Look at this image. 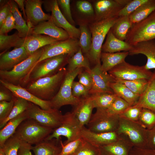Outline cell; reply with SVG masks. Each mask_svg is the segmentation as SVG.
<instances>
[{
	"label": "cell",
	"mask_w": 155,
	"mask_h": 155,
	"mask_svg": "<svg viewBox=\"0 0 155 155\" xmlns=\"http://www.w3.org/2000/svg\"><path fill=\"white\" fill-rule=\"evenodd\" d=\"M67 71L66 68H62L55 75L39 78L25 88L39 99L50 100L58 92Z\"/></svg>",
	"instance_id": "1"
},
{
	"label": "cell",
	"mask_w": 155,
	"mask_h": 155,
	"mask_svg": "<svg viewBox=\"0 0 155 155\" xmlns=\"http://www.w3.org/2000/svg\"><path fill=\"white\" fill-rule=\"evenodd\" d=\"M42 52L41 48L11 70L0 71V80L25 88L28 84L30 73L40 59Z\"/></svg>",
	"instance_id": "2"
},
{
	"label": "cell",
	"mask_w": 155,
	"mask_h": 155,
	"mask_svg": "<svg viewBox=\"0 0 155 155\" xmlns=\"http://www.w3.org/2000/svg\"><path fill=\"white\" fill-rule=\"evenodd\" d=\"M118 17L95 21L90 30L92 40L90 49L87 54L89 59L96 64L100 62L102 48L104 40Z\"/></svg>",
	"instance_id": "3"
},
{
	"label": "cell",
	"mask_w": 155,
	"mask_h": 155,
	"mask_svg": "<svg viewBox=\"0 0 155 155\" xmlns=\"http://www.w3.org/2000/svg\"><path fill=\"white\" fill-rule=\"evenodd\" d=\"M53 130L34 119H27L21 123L14 134L22 141L35 145L44 140Z\"/></svg>",
	"instance_id": "4"
},
{
	"label": "cell",
	"mask_w": 155,
	"mask_h": 155,
	"mask_svg": "<svg viewBox=\"0 0 155 155\" xmlns=\"http://www.w3.org/2000/svg\"><path fill=\"white\" fill-rule=\"evenodd\" d=\"M82 70V68H78L72 71H67L58 92L50 100L52 108L59 109L64 105L75 106L79 103L81 98L73 95L72 86L74 79Z\"/></svg>",
	"instance_id": "5"
},
{
	"label": "cell",
	"mask_w": 155,
	"mask_h": 155,
	"mask_svg": "<svg viewBox=\"0 0 155 155\" xmlns=\"http://www.w3.org/2000/svg\"><path fill=\"white\" fill-rule=\"evenodd\" d=\"M147 129L138 123L119 117V125L116 132L127 138L133 146L147 148Z\"/></svg>",
	"instance_id": "6"
},
{
	"label": "cell",
	"mask_w": 155,
	"mask_h": 155,
	"mask_svg": "<svg viewBox=\"0 0 155 155\" xmlns=\"http://www.w3.org/2000/svg\"><path fill=\"white\" fill-rule=\"evenodd\" d=\"M155 39V11L146 18L133 24L125 41L132 46L142 42Z\"/></svg>",
	"instance_id": "7"
},
{
	"label": "cell",
	"mask_w": 155,
	"mask_h": 155,
	"mask_svg": "<svg viewBox=\"0 0 155 155\" xmlns=\"http://www.w3.org/2000/svg\"><path fill=\"white\" fill-rule=\"evenodd\" d=\"M82 127L73 113L67 112L63 115L61 125L53 129V132L44 140L55 139L59 141L61 136L66 137L67 140L63 143L65 145L81 137Z\"/></svg>",
	"instance_id": "8"
},
{
	"label": "cell",
	"mask_w": 155,
	"mask_h": 155,
	"mask_svg": "<svg viewBox=\"0 0 155 155\" xmlns=\"http://www.w3.org/2000/svg\"><path fill=\"white\" fill-rule=\"evenodd\" d=\"M69 57L67 54L61 55L45 59L37 63L30 73L28 84L39 78L55 75L68 63Z\"/></svg>",
	"instance_id": "9"
},
{
	"label": "cell",
	"mask_w": 155,
	"mask_h": 155,
	"mask_svg": "<svg viewBox=\"0 0 155 155\" xmlns=\"http://www.w3.org/2000/svg\"><path fill=\"white\" fill-rule=\"evenodd\" d=\"M26 111L28 119H34L42 125L53 129L59 126L63 120V115L59 109L44 110L30 102Z\"/></svg>",
	"instance_id": "10"
},
{
	"label": "cell",
	"mask_w": 155,
	"mask_h": 155,
	"mask_svg": "<svg viewBox=\"0 0 155 155\" xmlns=\"http://www.w3.org/2000/svg\"><path fill=\"white\" fill-rule=\"evenodd\" d=\"M108 72L115 80L130 81L140 79L149 80L153 73L151 71L146 69L144 65H133L125 61Z\"/></svg>",
	"instance_id": "11"
},
{
	"label": "cell",
	"mask_w": 155,
	"mask_h": 155,
	"mask_svg": "<svg viewBox=\"0 0 155 155\" xmlns=\"http://www.w3.org/2000/svg\"><path fill=\"white\" fill-rule=\"evenodd\" d=\"M119 117L109 114L106 109L97 108L87 124V128L96 133L116 131L119 125Z\"/></svg>",
	"instance_id": "12"
},
{
	"label": "cell",
	"mask_w": 155,
	"mask_h": 155,
	"mask_svg": "<svg viewBox=\"0 0 155 155\" xmlns=\"http://www.w3.org/2000/svg\"><path fill=\"white\" fill-rule=\"evenodd\" d=\"M80 48L79 41L71 38L47 45L42 48L41 55L36 64L45 59L61 55L67 54L70 57L77 52Z\"/></svg>",
	"instance_id": "13"
},
{
	"label": "cell",
	"mask_w": 155,
	"mask_h": 155,
	"mask_svg": "<svg viewBox=\"0 0 155 155\" xmlns=\"http://www.w3.org/2000/svg\"><path fill=\"white\" fill-rule=\"evenodd\" d=\"M130 0H98L94 4L95 21L118 16Z\"/></svg>",
	"instance_id": "14"
},
{
	"label": "cell",
	"mask_w": 155,
	"mask_h": 155,
	"mask_svg": "<svg viewBox=\"0 0 155 155\" xmlns=\"http://www.w3.org/2000/svg\"><path fill=\"white\" fill-rule=\"evenodd\" d=\"M44 8L51 12V20L58 27L65 30L69 34L70 38L77 39L79 38L80 30L71 24L61 12L58 6L57 0L43 1Z\"/></svg>",
	"instance_id": "15"
},
{
	"label": "cell",
	"mask_w": 155,
	"mask_h": 155,
	"mask_svg": "<svg viewBox=\"0 0 155 155\" xmlns=\"http://www.w3.org/2000/svg\"><path fill=\"white\" fill-rule=\"evenodd\" d=\"M101 65V62L97 63L89 72L92 81V86L89 91V94L100 92L114 93L110 85L115 80L109 73L102 69Z\"/></svg>",
	"instance_id": "16"
},
{
	"label": "cell",
	"mask_w": 155,
	"mask_h": 155,
	"mask_svg": "<svg viewBox=\"0 0 155 155\" xmlns=\"http://www.w3.org/2000/svg\"><path fill=\"white\" fill-rule=\"evenodd\" d=\"M43 3V1L41 0H25L27 24L29 28H32L40 23L51 19V15L45 13L42 9Z\"/></svg>",
	"instance_id": "17"
},
{
	"label": "cell",
	"mask_w": 155,
	"mask_h": 155,
	"mask_svg": "<svg viewBox=\"0 0 155 155\" xmlns=\"http://www.w3.org/2000/svg\"><path fill=\"white\" fill-rule=\"evenodd\" d=\"M0 83L9 90L14 96L24 99L44 110L52 108L50 100H44L39 98L20 85H14L0 79Z\"/></svg>",
	"instance_id": "18"
},
{
	"label": "cell",
	"mask_w": 155,
	"mask_h": 155,
	"mask_svg": "<svg viewBox=\"0 0 155 155\" xmlns=\"http://www.w3.org/2000/svg\"><path fill=\"white\" fill-rule=\"evenodd\" d=\"M30 56L23 45L0 54V71L11 70Z\"/></svg>",
	"instance_id": "19"
},
{
	"label": "cell",
	"mask_w": 155,
	"mask_h": 155,
	"mask_svg": "<svg viewBox=\"0 0 155 155\" xmlns=\"http://www.w3.org/2000/svg\"><path fill=\"white\" fill-rule=\"evenodd\" d=\"M81 137L91 144L99 147L115 141L119 136L116 131L96 133L84 126L81 131Z\"/></svg>",
	"instance_id": "20"
},
{
	"label": "cell",
	"mask_w": 155,
	"mask_h": 155,
	"mask_svg": "<svg viewBox=\"0 0 155 155\" xmlns=\"http://www.w3.org/2000/svg\"><path fill=\"white\" fill-rule=\"evenodd\" d=\"M129 55L142 54L147 58L146 64L144 65L147 70L155 69V39L139 42L133 46L129 52Z\"/></svg>",
	"instance_id": "21"
},
{
	"label": "cell",
	"mask_w": 155,
	"mask_h": 155,
	"mask_svg": "<svg viewBox=\"0 0 155 155\" xmlns=\"http://www.w3.org/2000/svg\"><path fill=\"white\" fill-rule=\"evenodd\" d=\"M32 32L34 34H45L59 41L64 40L70 38L65 30L57 26L51 19L41 22L32 28Z\"/></svg>",
	"instance_id": "22"
},
{
	"label": "cell",
	"mask_w": 155,
	"mask_h": 155,
	"mask_svg": "<svg viewBox=\"0 0 155 155\" xmlns=\"http://www.w3.org/2000/svg\"><path fill=\"white\" fill-rule=\"evenodd\" d=\"M94 107L90 96L81 98L72 113L82 127L87 125L92 115Z\"/></svg>",
	"instance_id": "23"
},
{
	"label": "cell",
	"mask_w": 155,
	"mask_h": 155,
	"mask_svg": "<svg viewBox=\"0 0 155 155\" xmlns=\"http://www.w3.org/2000/svg\"><path fill=\"white\" fill-rule=\"evenodd\" d=\"M133 106L148 108L155 112V70L148 80L145 90Z\"/></svg>",
	"instance_id": "24"
},
{
	"label": "cell",
	"mask_w": 155,
	"mask_h": 155,
	"mask_svg": "<svg viewBox=\"0 0 155 155\" xmlns=\"http://www.w3.org/2000/svg\"><path fill=\"white\" fill-rule=\"evenodd\" d=\"M119 136L115 141L99 147L101 153L106 155H129L133 146L127 138Z\"/></svg>",
	"instance_id": "25"
},
{
	"label": "cell",
	"mask_w": 155,
	"mask_h": 155,
	"mask_svg": "<svg viewBox=\"0 0 155 155\" xmlns=\"http://www.w3.org/2000/svg\"><path fill=\"white\" fill-rule=\"evenodd\" d=\"M59 41H60L47 35L32 34L25 38L23 46L28 54L30 55L39 49Z\"/></svg>",
	"instance_id": "26"
},
{
	"label": "cell",
	"mask_w": 155,
	"mask_h": 155,
	"mask_svg": "<svg viewBox=\"0 0 155 155\" xmlns=\"http://www.w3.org/2000/svg\"><path fill=\"white\" fill-rule=\"evenodd\" d=\"M132 48V46L125 41L116 38L110 30L107 34L106 41L102 46V51L108 53L129 52Z\"/></svg>",
	"instance_id": "27"
},
{
	"label": "cell",
	"mask_w": 155,
	"mask_h": 155,
	"mask_svg": "<svg viewBox=\"0 0 155 155\" xmlns=\"http://www.w3.org/2000/svg\"><path fill=\"white\" fill-rule=\"evenodd\" d=\"M8 2L15 20L16 29L17 30L19 36L24 38L32 34V28H30L28 26L25 20L22 17L19 10L18 6L14 0H9Z\"/></svg>",
	"instance_id": "28"
},
{
	"label": "cell",
	"mask_w": 155,
	"mask_h": 155,
	"mask_svg": "<svg viewBox=\"0 0 155 155\" xmlns=\"http://www.w3.org/2000/svg\"><path fill=\"white\" fill-rule=\"evenodd\" d=\"M129 55L128 51L115 53L102 52L100 60L102 62L101 67L104 72H107L113 68L125 61Z\"/></svg>",
	"instance_id": "29"
},
{
	"label": "cell",
	"mask_w": 155,
	"mask_h": 155,
	"mask_svg": "<svg viewBox=\"0 0 155 155\" xmlns=\"http://www.w3.org/2000/svg\"><path fill=\"white\" fill-rule=\"evenodd\" d=\"M28 119L26 111L9 121L0 130V147L15 132L17 128L24 121Z\"/></svg>",
	"instance_id": "30"
},
{
	"label": "cell",
	"mask_w": 155,
	"mask_h": 155,
	"mask_svg": "<svg viewBox=\"0 0 155 155\" xmlns=\"http://www.w3.org/2000/svg\"><path fill=\"white\" fill-rule=\"evenodd\" d=\"M54 139L50 140H44L32 146V150L34 155H60L62 147L59 146L57 143L59 141Z\"/></svg>",
	"instance_id": "31"
},
{
	"label": "cell",
	"mask_w": 155,
	"mask_h": 155,
	"mask_svg": "<svg viewBox=\"0 0 155 155\" xmlns=\"http://www.w3.org/2000/svg\"><path fill=\"white\" fill-rule=\"evenodd\" d=\"M110 87L114 93L131 106L137 102L140 96L133 93L122 83L117 81L111 83Z\"/></svg>",
	"instance_id": "32"
},
{
	"label": "cell",
	"mask_w": 155,
	"mask_h": 155,
	"mask_svg": "<svg viewBox=\"0 0 155 155\" xmlns=\"http://www.w3.org/2000/svg\"><path fill=\"white\" fill-rule=\"evenodd\" d=\"M132 25L129 16L118 17L110 30L116 38L125 41L127 33Z\"/></svg>",
	"instance_id": "33"
},
{
	"label": "cell",
	"mask_w": 155,
	"mask_h": 155,
	"mask_svg": "<svg viewBox=\"0 0 155 155\" xmlns=\"http://www.w3.org/2000/svg\"><path fill=\"white\" fill-rule=\"evenodd\" d=\"M155 11V0H148L129 15L133 24L143 20Z\"/></svg>",
	"instance_id": "34"
},
{
	"label": "cell",
	"mask_w": 155,
	"mask_h": 155,
	"mask_svg": "<svg viewBox=\"0 0 155 155\" xmlns=\"http://www.w3.org/2000/svg\"><path fill=\"white\" fill-rule=\"evenodd\" d=\"M25 38H21L18 32L11 35L0 34V54L11 47L18 48L22 46Z\"/></svg>",
	"instance_id": "35"
},
{
	"label": "cell",
	"mask_w": 155,
	"mask_h": 155,
	"mask_svg": "<svg viewBox=\"0 0 155 155\" xmlns=\"http://www.w3.org/2000/svg\"><path fill=\"white\" fill-rule=\"evenodd\" d=\"M67 71H72L76 69L84 68L86 70L90 72L91 69L88 59L83 55L80 47L75 54L69 57L68 61Z\"/></svg>",
	"instance_id": "36"
},
{
	"label": "cell",
	"mask_w": 155,
	"mask_h": 155,
	"mask_svg": "<svg viewBox=\"0 0 155 155\" xmlns=\"http://www.w3.org/2000/svg\"><path fill=\"white\" fill-rule=\"evenodd\" d=\"M95 108L107 109L112 104L117 95L115 93L100 92L90 95Z\"/></svg>",
	"instance_id": "37"
},
{
	"label": "cell",
	"mask_w": 155,
	"mask_h": 155,
	"mask_svg": "<svg viewBox=\"0 0 155 155\" xmlns=\"http://www.w3.org/2000/svg\"><path fill=\"white\" fill-rule=\"evenodd\" d=\"M13 100V106L10 115L6 120L0 123V129L6 125L9 121L26 111L29 105L30 102L20 98L14 96Z\"/></svg>",
	"instance_id": "38"
},
{
	"label": "cell",
	"mask_w": 155,
	"mask_h": 155,
	"mask_svg": "<svg viewBox=\"0 0 155 155\" xmlns=\"http://www.w3.org/2000/svg\"><path fill=\"white\" fill-rule=\"evenodd\" d=\"M80 36L79 44L82 52L87 54L92 44V37L90 30L86 24H81L79 28Z\"/></svg>",
	"instance_id": "39"
},
{
	"label": "cell",
	"mask_w": 155,
	"mask_h": 155,
	"mask_svg": "<svg viewBox=\"0 0 155 155\" xmlns=\"http://www.w3.org/2000/svg\"><path fill=\"white\" fill-rule=\"evenodd\" d=\"M148 80L145 79H140L130 81L121 80L115 81L124 84L133 93L140 96L146 89Z\"/></svg>",
	"instance_id": "40"
},
{
	"label": "cell",
	"mask_w": 155,
	"mask_h": 155,
	"mask_svg": "<svg viewBox=\"0 0 155 155\" xmlns=\"http://www.w3.org/2000/svg\"><path fill=\"white\" fill-rule=\"evenodd\" d=\"M22 140L15 134L9 138L2 148L5 155H18Z\"/></svg>",
	"instance_id": "41"
},
{
	"label": "cell",
	"mask_w": 155,
	"mask_h": 155,
	"mask_svg": "<svg viewBox=\"0 0 155 155\" xmlns=\"http://www.w3.org/2000/svg\"><path fill=\"white\" fill-rule=\"evenodd\" d=\"M138 123L147 129H151L155 125V112L142 108Z\"/></svg>",
	"instance_id": "42"
},
{
	"label": "cell",
	"mask_w": 155,
	"mask_h": 155,
	"mask_svg": "<svg viewBox=\"0 0 155 155\" xmlns=\"http://www.w3.org/2000/svg\"><path fill=\"white\" fill-rule=\"evenodd\" d=\"M131 106L123 99L117 96L115 100L106 110L112 115L119 116Z\"/></svg>",
	"instance_id": "43"
},
{
	"label": "cell",
	"mask_w": 155,
	"mask_h": 155,
	"mask_svg": "<svg viewBox=\"0 0 155 155\" xmlns=\"http://www.w3.org/2000/svg\"><path fill=\"white\" fill-rule=\"evenodd\" d=\"M99 147L94 146L84 140L77 150L71 155H101Z\"/></svg>",
	"instance_id": "44"
},
{
	"label": "cell",
	"mask_w": 155,
	"mask_h": 155,
	"mask_svg": "<svg viewBox=\"0 0 155 155\" xmlns=\"http://www.w3.org/2000/svg\"><path fill=\"white\" fill-rule=\"evenodd\" d=\"M84 140L82 138H80L65 145H63L61 141H60V144L62 149L60 155H71L79 148Z\"/></svg>",
	"instance_id": "45"
},
{
	"label": "cell",
	"mask_w": 155,
	"mask_h": 155,
	"mask_svg": "<svg viewBox=\"0 0 155 155\" xmlns=\"http://www.w3.org/2000/svg\"><path fill=\"white\" fill-rule=\"evenodd\" d=\"M148 0H130L129 2L120 11L118 17L129 16Z\"/></svg>",
	"instance_id": "46"
},
{
	"label": "cell",
	"mask_w": 155,
	"mask_h": 155,
	"mask_svg": "<svg viewBox=\"0 0 155 155\" xmlns=\"http://www.w3.org/2000/svg\"><path fill=\"white\" fill-rule=\"evenodd\" d=\"M142 108L132 106L128 108L119 117L133 121L138 123Z\"/></svg>",
	"instance_id": "47"
},
{
	"label": "cell",
	"mask_w": 155,
	"mask_h": 155,
	"mask_svg": "<svg viewBox=\"0 0 155 155\" xmlns=\"http://www.w3.org/2000/svg\"><path fill=\"white\" fill-rule=\"evenodd\" d=\"M57 4L63 15L67 20L73 25V20L71 10L70 1L69 0H57Z\"/></svg>",
	"instance_id": "48"
},
{
	"label": "cell",
	"mask_w": 155,
	"mask_h": 155,
	"mask_svg": "<svg viewBox=\"0 0 155 155\" xmlns=\"http://www.w3.org/2000/svg\"><path fill=\"white\" fill-rule=\"evenodd\" d=\"M76 5L77 9L81 13L89 16H94V9L89 2L84 0L77 1Z\"/></svg>",
	"instance_id": "49"
},
{
	"label": "cell",
	"mask_w": 155,
	"mask_h": 155,
	"mask_svg": "<svg viewBox=\"0 0 155 155\" xmlns=\"http://www.w3.org/2000/svg\"><path fill=\"white\" fill-rule=\"evenodd\" d=\"M14 104L13 99L10 102L0 101V123L4 121L9 116Z\"/></svg>",
	"instance_id": "50"
},
{
	"label": "cell",
	"mask_w": 155,
	"mask_h": 155,
	"mask_svg": "<svg viewBox=\"0 0 155 155\" xmlns=\"http://www.w3.org/2000/svg\"><path fill=\"white\" fill-rule=\"evenodd\" d=\"M72 92L75 97L80 98L89 96V91L78 82L74 81L72 86Z\"/></svg>",
	"instance_id": "51"
},
{
	"label": "cell",
	"mask_w": 155,
	"mask_h": 155,
	"mask_svg": "<svg viewBox=\"0 0 155 155\" xmlns=\"http://www.w3.org/2000/svg\"><path fill=\"white\" fill-rule=\"evenodd\" d=\"M14 29H16L15 21L13 15L11 11L0 26V34H7L8 32Z\"/></svg>",
	"instance_id": "52"
},
{
	"label": "cell",
	"mask_w": 155,
	"mask_h": 155,
	"mask_svg": "<svg viewBox=\"0 0 155 155\" xmlns=\"http://www.w3.org/2000/svg\"><path fill=\"white\" fill-rule=\"evenodd\" d=\"M78 75V82L90 91L92 84V79L90 73L85 70L84 71H82Z\"/></svg>",
	"instance_id": "53"
},
{
	"label": "cell",
	"mask_w": 155,
	"mask_h": 155,
	"mask_svg": "<svg viewBox=\"0 0 155 155\" xmlns=\"http://www.w3.org/2000/svg\"><path fill=\"white\" fill-rule=\"evenodd\" d=\"M11 12V7L8 1L0 0V26Z\"/></svg>",
	"instance_id": "54"
},
{
	"label": "cell",
	"mask_w": 155,
	"mask_h": 155,
	"mask_svg": "<svg viewBox=\"0 0 155 155\" xmlns=\"http://www.w3.org/2000/svg\"><path fill=\"white\" fill-rule=\"evenodd\" d=\"M129 155H155V149L133 146L131 150Z\"/></svg>",
	"instance_id": "55"
},
{
	"label": "cell",
	"mask_w": 155,
	"mask_h": 155,
	"mask_svg": "<svg viewBox=\"0 0 155 155\" xmlns=\"http://www.w3.org/2000/svg\"><path fill=\"white\" fill-rule=\"evenodd\" d=\"M147 148L155 149V125L151 129H147Z\"/></svg>",
	"instance_id": "56"
},
{
	"label": "cell",
	"mask_w": 155,
	"mask_h": 155,
	"mask_svg": "<svg viewBox=\"0 0 155 155\" xmlns=\"http://www.w3.org/2000/svg\"><path fill=\"white\" fill-rule=\"evenodd\" d=\"M14 96L9 90L0 84V101L10 102L13 99Z\"/></svg>",
	"instance_id": "57"
},
{
	"label": "cell",
	"mask_w": 155,
	"mask_h": 155,
	"mask_svg": "<svg viewBox=\"0 0 155 155\" xmlns=\"http://www.w3.org/2000/svg\"><path fill=\"white\" fill-rule=\"evenodd\" d=\"M32 145L25 142L22 141L20 147L18 150V155H32Z\"/></svg>",
	"instance_id": "58"
},
{
	"label": "cell",
	"mask_w": 155,
	"mask_h": 155,
	"mask_svg": "<svg viewBox=\"0 0 155 155\" xmlns=\"http://www.w3.org/2000/svg\"><path fill=\"white\" fill-rule=\"evenodd\" d=\"M15 1L17 4L18 6L22 11L25 20L26 21L27 17L25 12V8H24V3L25 0H14Z\"/></svg>",
	"instance_id": "59"
},
{
	"label": "cell",
	"mask_w": 155,
	"mask_h": 155,
	"mask_svg": "<svg viewBox=\"0 0 155 155\" xmlns=\"http://www.w3.org/2000/svg\"><path fill=\"white\" fill-rule=\"evenodd\" d=\"M0 155H5L3 148L1 147H0Z\"/></svg>",
	"instance_id": "60"
},
{
	"label": "cell",
	"mask_w": 155,
	"mask_h": 155,
	"mask_svg": "<svg viewBox=\"0 0 155 155\" xmlns=\"http://www.w3.org/2000/svg\"><path fill=\"white\" fill-rule=\"evenodd\" d=\"M101 155H106V154H102V153H101Z\"/></svg>",
	"instance_id": "61"
}]
</instances>
